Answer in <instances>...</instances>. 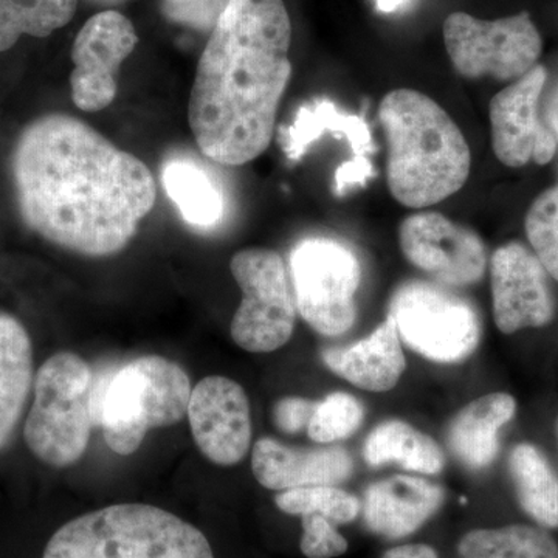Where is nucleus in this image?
Returning a JSON list of instances; mask_svg holds the SVG:
<instances>
[{"label":"nucleus","mask_w":558,"mask_h":558,"mask_svg":"<svg viewBox=\"0 0 558 558\" xmlns=\"http://www.w3.org/2000/svg\"><path fill=\"white\" fill-rule=\"evenodd\" d=\"M11 174L25 226L58 247L95 258L126 247L157 199L156 180L138 157L64 113L25 126Z\"/></svg>","instance_id":"1"},{"label":"nucleus","mask_w":558,"mask_h":558,"mask_svg":"<svg viewBox=\"0 0 558 558\" xmlns=\"http://www.w3.org/2000/svg\"><path fill=\"white\" fill-rule=\"evenodd\" d=\"M290 44L282 0H230L191 90L190 126L207 159L241 167L269 148L292 75Z\"/></svg>","instance_id":"2"},{"label":"nucleus","mask_w":558,"mask_h":558,"mask_svg":"<svg viewBox=\"0 0 558 558\" xmlns=\"http://www.w3.org/2000/svg\"><path fill=\"white\" fill-rule=\"evenodd\" d=\"M379 117L396 201L428 208L464 186L472 165L468 140L438 102L417 90H392L381 100Z\"/></svg>","instance_id":"3"},{"label":"nucleus","mask_w":558,"mask_h":558,"mask_svg":"<svg viewBox=\"0 0 558 558\" xmlns=\"http://www.w3.org/2000/svg\"><path fill=\"white\" fill-rule=\"evenodd\" d=\"M43 558H215L199 529L148 505H116L69 521Z\"/></svg>","instance_id":"4"},{"label":"nucleus","mask_w":558,"mask_h":558,"mask_svg":"<svg viewBox=\"0 0 558 558\" xmlns=\"http://www.w3.org/2000/svg\"><path fill=\"white\" fill-rule=\"evenodd\" d=\"M191 392L189 374L178 363L160 355L132 360L94 389L95 418L109 449L128 457L149 429L178 424Z\"/></svg>","instance_id":"5"},{"label":"nucleus","mask_w":558,"mask_h":558,"mask_svg":"<svg viewBox=\"0 0 558 558\" xmlns=\"http://www.w3.org/2000/svg\"><path fill=\"white\" fill-rule=\"evenodd\" d=\"M94 389L89 363L73 352H58L40 365L24 438L44 464L64 469L83 457L97 424Z\"/></svg>","instance_id":"6"},{"label":"nucleus","mask_w":558,"mask_h":558,"mask_svg":"<svg viewBox=\"0 0 558 558\" xmlns=\"http://www.w3.org/2000/svg\"><path fill=\"white\" fill-rule=\"evenodd\" d=\"M400 340L436 363L464 362L478 348V312L457 293L427 281H407L389 301Z\"/></svg>","instance_id":"7"},{"label":"nucleus","mask_w":558,"mask_h":558,"mask_svg":"<svg viewBox=\"0 0 558 558\" xmlns=\"http://www.w3.org/2000/svg\"><path fill=\"white\" fill-rule=\"evenodd\" d=\"M296 311L322 336L348 332L357 318L362 267L351 248L330 238H307L290 253Z\"/></svg>","instance_id":"8"},{"label":"nucleus","mask_w":558,"mask_h":558,"mask_svg":"<svg viewBox=\"0 0 558 558\" xmlns=\"http://www.w3.org/2000/svg\"><path fill=\"white\" fill-rule=\"evenodd\" d=\"M242 301L231 322V339L264 354L284 347L295 329L296 300L284 260L269 248L241 250L230 263Z\"/></svg>","instance_id":"9"},{"label":"nucleus","mask_w":558,"mask_h":558,"mask_svg":"<svg viewBox=\"0 0 558 558\" xmlns=\"http://www.w3.org/2000/svg\"><path fill=\"white\" fill-rule=\"evenodd\" d=\"M444 43L459 75L515 81L537 65L543 39L527 11L483 21L454 11L444 22Z\"/></svg>","instance_id":"10"},{"label":"nucleus","mask_w":558,"mask_h":558,"mask_svg":"<svg viewBox=\"0 0 558 558\" xmlns=\"http://www.w3.org/2000/svg\"><path fill=\"white\" fill-rule=\"evenodd\" d=\"M137 43L134 25L116 10L101 11L83 25L72 47L70 87L76 108L98 112L112 105L121 64Z\"/></svg>","instance_id":"11"},{"label":"nucleus","mask_w":558,"mask_h":558,"mask_svg":"<svg viewBox=\"0 0 558 558\" xmlns=\"http://www.w3.org/2000/svg\"><path fill=\"white\" fill-rule=\"evenodd\" d=\"M399 244L414 267L444 286L475 284L486 271V245L478 234L439 213H417L403 220Z\"/></svg>","instance_id":"12"},{"label":"nucleus","mask_w":558,"mask_h":558,"mask_svg":"<svg viewBox=\"0 0 558 558\" xmlns=\"http://www.w3.org/2000/svg\"><path fill=\"white\" fill-rule=\"evenodd\" d=\"M546 80L548 70L537 64L492 98V145L506 167L546 165L556 156L557 140L539 116Z\"/></svg>","instance_id":"13"},{"label":"nucleus","mask_w":558,"mask_h":558,"mask_svg":"<svg viewBox=\"0 0 558 558\" xmlns=\"http://www.w3.org/2000/svg\"><path fill=\"white\" fill-rule=\"evenodd\" d=\"M494 317L502 333L543 328L556 314L548 271L534 252L509 242L490 260Z\"/></svg>","instance_id":"14"},{"label":"nucleus","mask_w":558,"mask_h":558,"mask_svg":"<svg viewBox=\"0 0 558 558\" xmlns=\"http://www.w3.org/2000/svg\"><path fill=\"white\" fill-rule=\"evenodd\" d=\"M191 432L197 449L215 464H238L252 444V416L244 388L227 377L201 380L191 392Z\"/></svg>","instance_id":"15"},{"label":"nucleus","mask_w":558,"mask_h":558,"mask_svg":"<svg viewBox=\"0 0 558 558\" xmlns=\"http://www.w3.org/2000/svg\"><path fill=\"white\" fill-rule=\"evenodd\" d=\"M252 470L260 486L284 492L344 483L354 473V461L341 447L290 449L278 440L264 438L253 447Z\"/></svg>","instance_id":"16"},{"label":"nucleus","mask_w":558,"mask_h":558,"mask_svg":"<svg viewBox=\"0 0 558 558\" xmlns=\"http://www.w3.org/2000/svg\"><path fill=\"white\" fill-rule=\"evenodd\" d=\"M442 502V487L417 476H391L366 488L363 520L374 534L399 539L424 526Z\"/></svg>","instance_id":"17"},{"label":"nucleus","mask_w":558,"mask_h":558,"mask_svg":"<svg viewBox=\"0 0 558 558\" xmlns=\"http://www.w3.org/2000/svg\"><path fill=\"white\" fill-rule=\"evenodd\" d=\"M322 357L341 379L371 392L395 388L407 368L402 340L389 317L366 339L344 348L326 349Z\"/></svg>","instance_id":"18"},{"label":"nucleus","mask_w":558,"mask_h":558,"mask_svg":"<svg viewBox=\"0 0 558 558\" xmlns=\"http://www.w3.org/2000/svg\"><path fill=\"white\" fill-rule=\"evenodd\" d=\"M515 413V399L508 392H492L470 402L447 429L454 457L472 470L488 468L498 454L499 432Z\"/></svg>","instance_id":"19"},{"label":"nucleus","mask_w":558,"mask_h":558,"mask_svg":"<svg viewBox=\"0 0 558 558\" xmlns=\"http://www.w3.org/2000/svg\"><path fill=\"white\" fill-rule=\"evenodd\" d=\"M31 336L20 319L0 312V450L9 446L33 389Z\"/></svg>","instance_id":"20"},{"label":"nucleus","mask_w":558,"mask_h":558,"mask_svg":"<svg viewBox=\"0 0 558 558\" xmlns=\"http://www.w3.org/2000/svg\"><path fill=\"white\" fill-rule=\"evenodd\" d=\"M326 132L347 140L354 157H366L376 150L363 117L343 113L328 100H315L299 109L292 124L281 130V148L289 160L299 161Z\"/></svg>","instance_id":"21"},{"label":"nucleus","mask_w":558,"mask_h":558,"mask_svg":"<svg viewBox=\"0 0 558 558\" xmlns=\"http://www.w3.org/2000/svg\"><path fill=\"white\" fill-rule=\"evenodd\" d=\"M363 457L371 468L395 462L424 475H438L446 465L444 451L435 439L398 418L381 422L369 433Z\"/></svg>","instance_id":"22"},{"label":"nucleus","mask_w":558,"mask_h":558,"mask_svg":"<svg viewBox=\"0 0 558 558\" xmlns=\"http://www.w3.org/2000/svg\"><path fill=\"white\" fill-rule=\"evenodd\" d=\"M161 182L168 197L190 226L211 229L222 220L226 213L222 193L194 161H168L161 171Z\"/></svg>","instance_id":"23"},{"label":"nucleus","mask_w":558,"mask_h":558,"mask_svg":"<svg viewBox=\"0 0 558 558\" xmlns=\"http://www.w3.org/2000/svg\"><path fill=\"white\" fill-rule=\"evenodd\" d=\"M509 470L524 512L542 527H558V476L548 459L532 444H519Z\"/></svg>","instance_id":"24"},{"label":"nucleus","mask_w":558,"mask_h":558,"mask_svg":"<svg viewBox=\"0 0 558 558\" xmlns=\"http://www.w3.org/2000/svg\"><path fill=\"white\" fill-rule=\"evenodd\" d=\"M458 554L461 558H558V545L545 527L510 524L468 532Z\"/></svg>","instance_id":"25"},{"label":"nucleus","mask_w":558,"mask_h":558,"mask_svg":"<svg viewBox=\"0 0 558 558\" xmlns=\"http://www.w3.org/2000/svg\"><path fill=\"white\" fill-rule=\"evenodd\" d=\"M78 0H0V53L22 35L47 38L75 16Z\"/></svg>","instance_id":"26"},{"label":"nucleus","mask_w":558,"mask_h":558,"mask_svg":"<svg viewBox=\"0 0 558 558\" xmlns=\"http://www.w3.org/2000/svg\"><path fill=\"white\" fill-rule=\"evenodd\" d=\"M275 505L289 515L325 517L333 524H347L357 519L362 502L355 495L337 486H312L279 492Z\"/></svg>","instance_id":"27"},{"label":"nucleus","mask_w":558,"mask_h":558,"mask_svg":"<svg viewBox=\"0 0 558 558\" xmlns=\"http://www.w3.org/2000/svg\"><path fill=\"white\" fill-rule=\"evenodd\" d=\"M365 410L354 396L348 392H332L325 400L315 403L307 435L314 442L329 446L347 439L362 425Z\"/></svg>","instance_id":"28"},{"label":"nucleus","mask_w":558,"mask_h":558,"mask_svg":"<svg viewBox=\"0 0 558 558\" xmlns=\"http://www.w3.org/2000/svg\"><path fill=\"white\" fill-rule=\"evenodd\" d=\"M524 227L535 256L558 281V185L546 190L534 201Z\"/></svg>","instance_id":"29"},{"label":"nucleus","mask_w":558,"mask_h":558,"mask_svg":"<svg viewBox=\"0 0 558 558\" xmlns=\"http://www.w3.org/2000/svg\"><path fill=\"white\" fill-rule=\"evenodd\" d=\"M230 0H161L168 21L199 32H213Z\"/></svg>","instance_id":"30"},{"label":"nucleus","mask_w":558,"mask_h":558,"mask_svg":"<svg viewBox=\"0 0 558 558\" xmlns=\"http://www.w3.org/2000/svg\"><path fill=\"white\" fill-rule=\"evenodd\" d=\"M301 524L303 537L300 549L307 558H336L347 553L348 539L337 531L332 521L311 513L301 517Z\"/></svg>","instance_id":"31"},{"label":"nucleus","mask_w":558,"mask_h":558,"mask_svg":"<svg viewBox=\"0 0 558 558\" xmlns=\"http://www.w3.org/2000/svg\"><path fill=\"white\" fill-rule=\"evenodd\" d=\"M315 403L303 398H284L275 403L274 422L282 433L296 435L307 429Z\"/></svg>","instance_id":"32"},{"label":"nucleus","mask_w":558,"mask_h":558,"mask_svg":"<svg viewBox=\"0 0 558 558\" xmlns=\"http://www.w3.org/2000/svg\"><path fill=\"white\" fill-rule=\"evenodd\" d=\"M374 175H376V171H374L368 157H354L352 160L344 161L336 171L337 194L343 196L351 186L365 185Z\"/></svg>","instance_id":"33"},{"label":"nucleus","mask_w":558,"mask_h":558,"mask_svg":"<svg viewBox=\"0 0 558 558\" xmlns=\"http://www.w3.org/2000/svg\"><path fill=\"white\" fill-rule=\"evenodd\" d=\"M539 116L558 143V83L554 84L545 101L539 102Z\"/></svg>","instance_id":"34"},{"label":"nucleus","mask_w":558,"mask_h":558,"mask_svg":"<svg viewBox=\"0 0 558 558\" xmlns=\"http://www.w3.org/2000/svg\"><path fill=\"white\" fill-rule=\"evenodd\" d=\"M381 558H439L435 548L428 545H402L388 549Z\"/></svg>","instance_id":"35"},{"label":"nucleus","mask_w":558,"mask_h":558,"mask_svg":"<svg viewBox=\"0 0 558 558\" xmlns=\"http://www.w3.org/2000/svg\"><path fill=\"white\" fill-rule=\"evenodd\" d=\"M374 2H376L377 10L381 11V13H392L400 5H403L407 0H374Z\"/></svg>","instance_id":"36"},{"label":"nucleus","mask_w":558,"mask_h":558,"mask_svg":"<svg viewBox=\"0 0 558 558\" xmlns=\"http://www.w3.org/2000/svg\"><path fill=\"white\" fill-rule=\"evenodd\" d=\"M87 3L94 7H102V9H112V7H119L121 3L128 2V0H86Z\"/></svg>","instance_id":"37"}]
</instances>
